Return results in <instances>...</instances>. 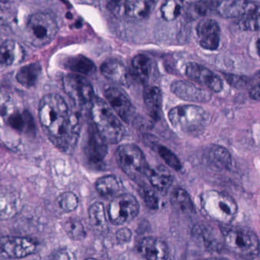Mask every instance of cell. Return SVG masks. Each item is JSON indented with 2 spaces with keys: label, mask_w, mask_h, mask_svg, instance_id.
Instances as JSON below:
<instances>
[{
  "label": "cell",
  "mask_w": 260,
  "mask_h": 260,
  "mask_svg": "<svg viewBox=\"0 0 260 260\" xmlns=\"http://www.w3.org/2000/svg\"><path fill=\"white\" fill-rule=\"evenodd\" d=\"M107 154V142L101 137L95 128H90L85 146V155L88 163L94 166H100Z\"/></svg>",
  "instance_id": "obj_16"
},
{
  "label": "cell",
  "mask_w": 260,
  "mask_h": 260,
  "mask_svg": "<svg viewBox=\"0 0 260 260\" xmlns=\"http://www.w3.org/2000/svg\"><path fill=\"white\" fill-rule=\"evenodd\" d=\"M171 125L177 131L188 134L201 132L208 122L207 112L199 105H180L168 113Z\"/></svg>",
  "instance_id": "obj_5"
},
{
  "label": "cell",
  "mask_w": 260,
  "mask_h": 260,
  "mask_svg": "<svg viewBox=\"0 0 260 260\" xmlns=\"http://www.w3.org/2000/svg\"><path fill=\"white\" fill-rule=\"evenodd\" d=\"M36 136L35 121L18 96L9 90H0V137L11 149L18 150L26 140Z\"/></svg>",
  "instance_id": "obj_2"
},
{
  "label": "cell",
  "mask_w": 260,
  "mask_h": 260,
  "mask_svg": "<svg viewBox=\"0 0 260 260\" xmlns=\"http://www.w3.org/2000/svg\"><path fill=\"white\" fill-rule=\"evenodd\" d=\"M56 203L59 209L66 213H68L77 209L79 199L73 192H66L57 197Z\"/></svg>",
  "instance_id": "obj_34"
},
{
  "label": "cell",
  "mask_w": 260,
  "mask_h": 260,
  "mask_svg": "<svg viewBox=\"0 0 260 260\" xmlns=\"http://www.w3.org/2000/svg\"><path fill=\"white\" fill-rule=\"evenodd\" d=\"M209 157L210 161L219 169H229L232 167V155L224 147L212 145L209 150Z\"/></svg>",
  "instance_id": "obj_32"
},
{
  "label": "cell",
  "mask_w": 260,
  "mask_h": 260,
  "mask_svg": "<svg viewBox=\"0 0 260 260\" xmlns=\"http://www.w3.org/2000/svg\"><path fill=\"white\" fill-rule=\"evenodd\" d=\"M63 88L69 97L79 108L90 105L94 99V89L91 82L82 75L72 73L63 78Z\"/></svg>",
  "instance_id": "obj_9"
},
{
  "label": "cell",
  "mask_w": 260,
  "mask_h": 260,
  "mask_svg": "<svg viewBox=\"0 0 260 260\" xmlns=\"http://www.w3.org/2000/svg\"><path fill=\"white\" fill-rule=\"evenodd\" d=\"M37 244L26 237L6 236L0 238V256L6 259H21L33 254Z\"/></svg>",
  "instance_id": "obj_11"
},
{
  "label": "cell",
  "mask_w": 260,
  "mask_h": 260,
  "mask_svg": "<svg viewBox=\"0 0 260 260\" xmlns=\"http://www.w3.org/2000/svg\"><path fill=\"white\" fill-rule=\"evenodd\" d=\"M105 96L119 117L126 123H129L134 115L135 110L127 96L121 90L116 87L107 89Z\"/></svg>",
  "instance_id": "obj_17"
},
{
  "label": "cell",
  "mask_w": 260,
  "mask_h": 260,
  "mask_svg": "<svg viewBox=\"0 0 260 260\" xmlns=\"http://www.w3.org/2000/svg\"><path fill=\"white\" fill-rule=\"evenodd\" d=\"M202 205L208 216L221 224L232 222L238 213L236 201L224 192H206L202 198Z\"/></svg>",
  "instance_id": "obj_7"
},
{
  "label": "cell",
  "mask_w": 260,
  "mask_h": 260,
  "mask_svg": "<svg viewBox=\"0 0 260 260\" xmlns=\"http://www.w3.org/2000/svg\"><path fill=\"white\" fill-rule=\"evenodd\" d=\"M224 247L241 259H254L260 253L257 235L250 229L239 226L224 225L220 229Z\"/></svg>",
  "instance_id": "obj_3"
},
{
  "label": "cell",
  "mask_w": 260,
  "mask_h": 260,
  "mask_svg": "<svg viewBox=\"0 0 260 260\" xmlns=\"http://www.w3.org/2000/svg\"><path fill=\"white\" fill-rule=\"evenodd\" d=\"M226 82L232 85V87L238 90L245 89L249 86L250 83V78L241 75L232 74V73H224L223 74Z\"/></svg>",
  "instance_id": "obj_39"
},
{
  "label": "cell",
  "mask_w": 260,
  "mask_h": 260,
  "mask_svg": "<svg viewBox=\"0 0 260 260\" xmlns=\"http://www.w3.org/2000/svg\"><path fill=\"white\" fill-rule=\"evenodd\" d=\"M192 235L198 241H201L205 247L211 250L218 251L222 247L223 243L219 242L215 230L209 226L197 224L193 227Z\"/></svg>",
  "instance_id": "obj_26"
},
{
  "label": "cell",
  "mask_w": 260,
  "mask_h": 260,
  "mask_svg": "<svg viewBox=\"0 0 260 260\" xmlns=\"http://www.w3.org/2000/svg\"><path fill=\"white\" fill-rule=\"evenodd\" d=\"M47 260H74V256L70 250L64 249L53 253Z\"/></svg>",
  "instance_id": "obj_42"
},
{
  "label": "cell",
  "mask_w": 260,
  "mask_h": 260,
  "mask_svg": "<svg viewBox=\"0 0 260 260\" xmlns=\"http://www.w3.org/2000/svg\"><path fill=\"white\" fill-rule=\"evenodd\" d=\"M238 27L244 31L260 32V15L241 18L238 22Z\"/></svg>",
  "instance_id": "obj_38"
},
{
  "label": "cell",
  "mask_w": 260,
  "mask_h": 260,
  "mask_svg": "<svg viewBox=\"0 0 260 260\" xmlns=\"http://www.w3.org/2000/svg\"><path fill=\"white\" fill-rule=\"evenodd\" d=\"M171 203L174 209L183 213L190 214L195 211L189 193L182 188L174 189L171 193Z\"/></svg>",
  "instance_id": "obj_31"
},
{
  "label": "cell",
  "mask_w": 260,
  "mask_h": 260,
  "mask_svg": "<svg viewBox=\"0 0 260 260\" xmlns=\"http://www.w3.org/2000/svg\"><path fill=\"white\" fill-rule=\"evenodd\" d=\"M145 177L154 189L161 192H168L174 182L172 174L162 166L155 168L148 167Z\"/></svg>",
  "instance_id": "obj_22"
},
{
  "label": "cell",
  "mask_w": 260,
  "mask_h": 260,
  "mask_svg": "<svg viewBox=\"0 0 260 260\" xmlns=\"http://www.w3.org/2000/svg\"><path fill=\"white\" fill-rule=\"evenodd\" d=\"M139 212L137 199L131 194H120L108 206L110 221L114 225H123L133 221Z\"/></svg>",
  "instance_id": "obj_10"
},
{
  "label": "cell",
  "mask_w": 260,
  "mask_h": 260,
  "mask_svg": "<svg viewBox=\"0 0 260 260\" xmlns=\"http://www.w3.org/2000/svg\"><path fill=\"white\" fill-rule=\"evenodd\" d=\"M116 238H117V242L119 244H123L129 243L132 239L131 230L129 229L126 228V227L120 229V230H117Z\"/></svg>",
  "instance_id": "obj_41"
},
{
  "label": "cell",
  "mask_w": 260,
  "mask_h": 260,
  "mask_svg": "<svg viewBox=\"0 0 260 260\" xmlns=\"http://www.w3.org/2000/svg\"><path fill=\"white\" fill-rule=\"evenodd\" d=\"M117 163L123 172L133 181L146 177L148 166L142 150L135 145H121L116 151Z\"/></svg>",
  "instance_id": "obj_8"
},
{
  "label": "cell",
  "mask_w": 260,
  "mask_h": 260,
  "mask_svg": "<svg viewBox=\"0 0 260 260\" xmlns=\"http://www.w3.org/2000/svg\"><path fill=\"white\" fill-rule=\"evenodd\" d=\"M216 12L224 18H244L260 15V3L243 0L218 2Z\"/></svg>",
  "instance_id": "obj_13"
},
{
  "label": "cell",
  "mask_w": 260,
  "mask_h": 260,
  "mask_svg": "<svg viewBox=\"0 0 260 260\" xmlns=\"http://www.w3.org/2000/svg\"><path fill=\"white\" fill-rule=\"evenodd\" d=\"M85 260H99V259H94V258H88V259H86Z\"/></svg>",
  "instance_id": "obj_44"
},
{
  "label": "cell",
  "mask_w": 260,
  "mask_h": 260,
  "mask_svg": "<svg viewBox=\"0 0 260 260\" xmlns=\"http://www.w3.org/2000/svg\"><path fill=\"white\" fill-rule=\"evenodd\" d=\"M154 2L129 0L125 2V13L129 18L142 20L148 18L154 8Z\"/></svg>",
  "instance_id": "obj_28"
},
{
  "label": "cell",
  "mask_w": 260,
  "mask_h": 260,
  "mask_svg": "<svg viewBox=\"0 0 260 260\" xmlns=\"http://www.w3.org/2000/svg\"><path fill=\"white\" fill-rule=\"evenodd\" d=\"M157 152H158L160 157L163 159L164 161L172 169L178 171L181 169L182 165L180 163V160L178 157L172 152L170 151L168 148H165L164 146H159L157 148Z\"/></svg>",
  "instance_id": "obj_37"
},
{
  "label": "cell",
  "mask_w": 260,
  "mask_h": 260,
  "mask_svg": "<svg viewBox=\"0 0 260 260\" xmlns=\"http://www.w3.org/2000/svg\"><path fill=\"white\" fill-rule=\"evenodd\" d=\"M183 8V3L179 1H168L164 3L160 8L162 17L166 21L176 19L180 15Z\"/></svg>",
  "instance_id": "obj_35"
},
{
  "label": "cell",
  "mask_w": 260,
  "mask_h": 260,
  "mask_svg": "<svg viewBox=\"0 0 260 260\" xmlns=\"http://www.w3.org/2000/svg\"><path fill=\"white\" fill-rule=\"evenodd\" d=\"M66 67L76 73V74L91 76L96 72V66L94 63L83 55L69 58L66 62Z\"/></svg>",
  "instance_id": "obj_30"
},
{
  "label": "cell",
  "mask_w": 260,
  "mask_h": 260,
  "mask_svg": "<svg viewBox=\"0 0 260 260\" xmlns=\"http://www.w3.org/2000/svg\"><path fill=\"white\" fill-rule=\"evenodd\" d=\"M91 116L94 128L107 143L116 145L123 140L125 135L123 125L105 101L94 98L91 106Z\"/></svg>",
  "instance_id": "obj_4"
},
{
  "label": "cell",
  "mask_w": 260,
  "mask_h": 260,
  "mask_svg": "<svg viewBox=\"0 0 260 260\" xmlns=\"http://www.w3.org/2000/svg\"><path fill=\"white\" fill-rule=\"evenodd\" d=\"M151 61L145 54H138L132 61V72L133 76L141 83L146 85L151 76Z\"/></svg>",
  "instance_id": "obj_27"
},
{
  "label": "cell",
  "mask_w": 260,
  "mask_h": 260,
  "mask_svg": "<svg viewBox=\"0 0 260 260\" xmlns=\"http://www.w3.org/2000/svg\"><path fill=\"white\" fill-rule=\"evenodd\" d=\"M143 96L150 116L154 120H157L160 118L162 109L161 91L154 85H145Z\"/></svg>",
  "instance_id": "obj_24"
},
{
  "label": "cell",
  "mask_w": 260,
  "mask_h": 260,
  "mask_svg": "<svg viewBox=\"0 0 260 260\" xmlns=\"http://www.w3.org/2000/svg\"><path fill=\"white\" fill-rule=\"evenodd\" d=\"M249 94L253 100L260 101V70L250 79Z\"/></svg>",
  "instance_id": "obj_40"
},
{
  "label": "cell",
  "mask_w": 260,
  "mask_h": 260,
  "mask_svg": "<svg viewBox=\"0 0 260 260\" xmlns=\"http://www.w3.org/2000/svg\"><path fill=\"white\" fill-rule=\"evenodd\" d=\"M139 193L145 201L147 207L151 210H156L158 209L159 200L155 192L145 184L140 185Z\"/></svg>",
  "instance_id": "obj_36"
},
{
  "label": "cell",
  "mask_w": 260,
  "mask_h": 260,
  "mask_svg": "<svg viewBox=\"0 0 260 260\" xmlns=\"http://www.w3.org/2000/svg\"><path fill=\"white\" fill-rule=\"evenodd\" d=\"M58 31L56 16L50 12H38L30 15L26 27L27 39L35 47L48 45L56 38Z\"/></svg>",
  "instance_id": "obj_6"
},
{
  "label": "cell",
  "mask_w": 260,
  "mask_h": 260,
  "mask_svg": "<svg viewBox=\"0 0 260 260\" xmlns=\"http://www.w3.org/2000/svg\"><path fill=\"white\" fill-rule=\"evenodd\" d=\"M186 75L191 80L200 86L205 87L214 93H220L223 90V82L221 78L207 67L191 62L186 67Z\"/></svg>",
  "instance_id": "obj_12"
},
{
  "label": "cell",
  "mask_w": 260,
  "mask_h": 260,
  "mask_svg": "<svg viewBox=\"0 0 260 260\" xmlns=\"http://www.w3.org/2000/svg\"><path fill=\"white\" fill-rule=\"evenodd\" d=\"M41 73V66L38 63H33L20 68L17 72L16 80L26 88L35 86Z\"/></svg>",
  "instance_id": "obj_29"
},
{
  "label": "cell",
  "mask_w": 260,
  "mask_h": 260,
  "mask_svg": "<svg viewBox=\"0 0 260 260\" xmlns=\"http://www.w3.org/2000/svg\"><path fill=\"white\" fill-rule=\"evenodd\" d=\"M101 72L107 79L114 83L126 86L129 85V72L120 61H106L101 67Z\"/></svg>",
  "instance_id": "obj_21"
},
{
  "label": "cell",
  "mask_w": 260,
  "mask_h": 260,
  "mask_svg": "<svg viewBox=\"0 0 260 260\" xmlns=\"http://www.w3.org/2000/svg\"><path fill=\"white\" fill-rule=\"evenodd\" d=\"M206 260H228L226 259H221V258H212V259H208Z\"/></svg>",
  "instance_id": "obj_43"
},
{
  "label": "cell",
  "mask_w": 260,
  "mask_h": 260,
  "mask_svg": "<svg viewBox=\"0 0 260 260\" xmlns=\"http://www.w3.org/2000/svg\"><path fill=\"white\" fill-rule=\"evenodd\" d=\"M21 207L18 194L11 189L0 188V221L12 219Z\"/></svg>",
  "instance_id": "obj_19"
},
{
  "label": "cell",
  "mask_w": 260,
  "mask_h": 260,
  "mask_svg": "<svg viewBox=\"0 0 260 260\" xmlns=\"http://www.w3.org/2000/svg\"><path fill=\"white\" fill-rule=\"evenodd\" d=\"M96 190L101 196L106 199L112 198L120 195L122 186L117 177L112 175L105 176L101 177L95 183Z\"/></svg>",
  "instance_id": "obj_25"
},
{
  "label": "cell",
  "mask_w": 260,
  "mask_h": 260,
  "mask_svg": "<svg viewBox=\"0 0 260 260\" xmlns=\"http://www.w3.org/2000/svg\"><path fill=\"white\" fill-rule=\"evenodd\" d=\"M88 220L94 233L105 235L108 233V223L105 206L102 203H95L88 209Z\"/></svg>",
  "instance_id": "obj_23"
},
{
  "label": "cell",
  "mask_w": 260,
  "mask_h": 260,
  "mask_svg": "<svg viewBox=\"0 0 260 260\" xmlns=\"http://www.w3.org/2000/svg\"><path fill=\"white\" fill-rule=\"evenodd\" d=\"M197 38L203 48L216 50L219 47L221 31L218 22L211 18H204L197 24Z\"/></svg>",
  "instance_id": "obj_15"
},
{
  "label": "cell",
  "mask_w": 260,
  "mask_h": 260,
  "mask_svg": "<svg viewBox=\"0 0 260 260\" xmlns=\"http://www.w3.org/2000/svg\"><path fill=\"white\" fill-rule=\"evenodd\" d=\"M63 230L74 241H82L86 237V232L82 223L76 218H70L64 222Z\"/></svg>",
  "instance_id": "obj_33"
},
{
  "label": "cell",
  "mask_w": 260,
  "mask_h": 260,
  "mask_svg": "<svg viewBox=\"0 0 260 260\" xmlns=\"http://www.w3.org/2000/svg\"><path fill=\"white\" fill-rule=\"evenodd\" d=\"M38 114L44 132L59 151L72 154L80 134V122L63 98L56 93L46 95L39 104Z\"/></svg>",
  "instance_id": "obj_1"
},
{
  "label": "cell",
  "mask_w": 260,
  "mask_h": 260,
  "mask_svg": "<svg viewBox=\"0 0 260 260\" xmlns=\"http://www.w3.org/2000/svg\"><path fill=\"white\" fill-rule=\"evenodd\" d=\"M25 53L22 46L16 41L9 40L0 45V65H18L24 61Z\"/></svg>",
  "instance_id": "obj_20"
},
{
  "label": "cell",
  "mask_w": 260,
  "mask_h": 260,
  "mask_svg": "<svg viewBox=\"0 0 260 260\" xmlns=\"http://www.w3.org/2000/svg\"><path fill=\"white\" fill-rule=\"evenodd\" d=\"M139 250L146 260H168L169 249L168 244L160 238L146 237L141 241Z\"/></svg>",
  "instance_id": "obj_18"
},
{
  "label": "cell",
  "mask_w": 260,
  "mask_h": 260,
  "mask_svg": "<svg viewBox=\"0 0 260 260\" xmlns=\"http://www.w3.org/2000/svg\"><path fill=\"white\" fill-rule=\"evenodd\" d=\"M171 90L177 97L187 102L206 103L212 99L209 90L189 81H174L171 84Z\"/></svg>",
  "instance_id": "obj_14"
}]
</instances>
